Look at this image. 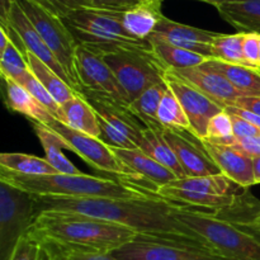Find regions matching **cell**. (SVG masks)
Masks as SVG:
<instances>
[{
    "instance_id": "5bb4252c",
    "label": "cell",
    "mask_w": 260,
    "mask_h": 260,
    "mask_svg": "<svg viewBox=\"0 0 260 260\" xmlns=\"http://www.w3.org/2000/svg\"><path fill=\"white\" fill-rule=\"evenodd\" d=\"M75 61L79 81L83 90L106 94L116 101L129 104L113 73L101 55L78 45Z\"/></svg>"
},
{
    "instance_id": "74e56055",
    "label": "cell",
    "mask_w": 260,
    "mask_h": 260,
    "mask_svg": "<svg viewBox=\"0 0 260 260\" xmlns=\"http://www.w3.org/2000/svg\"><path fill=\"white\" fill-rule=\"evenodd\" d=\"M42 245L47 250L51 260H117L111 254L99 253V251L62 248L51 244H42Z\"/></svg>"
},
{
    "instance_id": "9c48e42d",
    "label": "cell",
    "mask_w": 260,
    "mask_h": 260,
    "mask_svg": "<svg viewBox=\"0 0 260 260\" xmlns=\"http://www.w3.org/2000/svg\"><path fill=\"white\" fill-rule=\"evenodd\" d=\"M35 217L32 194L0 180V245L3 260H8L19 239L28 233Z\"/></svg>"
},
{
    "instance_id": "484cf974",
    "label": "cell",
    "mask_w": 260,
    "mask_h": 260,
    "mask_svg": "<svg viewBox=\"0 0 260 260\" xmlns=\"http://www.w3.org/2000/svg\"><path fill=\"white\" fill-rule=\"evenodd\" d=\"M216 9L239 32L260 35V0H238L218 5Z\"/></svg>"
},
{
    "instance_id": "4316f807",
    "label": "cell",
    "mask_w": 260,
    "mask_h": 260,
    "mask_svg": "<svg viewBox=\"0 0 260 260\" xmlns=\"http://www.w3.org/2000/svg\"><path fill=\"white\" fill-rule=\"evenodd\" d=\"M139 149L152 157L155 161L169 169L178 179L187 177L178 161L177 155L174 154L173 149L162 136V128H147L146 127Z\"/></svg>"
},
{
    "instance_id": "603a6c76",
    "label": "cell",
    "mask_w": 260,
    "mask_h": 260,
    "mask_svg": "<svg viewBox=\"0 0 260 260\" xmlns=\"http://www.w3.org/2000/svg\"><path fill=\"white\" fill-rule=\"evenodd\" d=\"M5 104L13 112L23 114L33 122L48 126L56 119L35 96L20 84L13 80H4Z\"/></svg>"
},
{
    "instance_id": "cb8c5ba5",
    "label": "cell",
    "mask_w": 260,
    "mask_h": 260,
    "mask_svg": "<svg viewBox=\"0 0 260 260\" xmlns=\"http://www.w3.org/2000/svg\"><path fill=\"white\" fill-rule=\"evenodd\" d=\"M60 107L62 123L76 131L84 132V134L99 139L101 128H99L98 114L83 94H79Z\"/></svg>"
},
{
    "instance_id": "4dcf8cb0",
    "label": "cell",
    "mask_w": 260,
    "mask_h": 260,
    "mask_svg": "<svg viewBox=\"0 0 260 260\" xmlns=\"http://www.w3.org/2000/svg\"><path fill=\"white\" fill-rule=\"evenodd\" d=\"M0 169L23 175H46L57 173V170L50 165L46 159L22 152L0 154Z\"/></svg>"
},
{
    "instance_id": "8d00e7d4",
    "label": "cell",
    "mask_w": 260,
    "mask_h": 260,
    "mask_svg": "<svg viewBox=\"0 0 260 260\" xmlns=\"http://www.w3.org/2000/svg\"><path fill=\"white\" fill-rule=\"evenodd\" d=\"M8 260H51L45 246L33 238L30 234H25L19 239Z\"/></svg>"
},
{
    "instance_id": "681fc988",
    "label": "cell",
    "mask_w": 260,
    "mask_h": 260,
    "mask_svg": "<svg viewBox=\"0 0 260 260\" xmlns=\"http://www.w3.org/2000/svg\"><path fill=\"white\" fill-rule=\"evenodd\" d=\"M196 2H203L207 3V4L213 5V7H218V5L226 4V3H233V2H238V0H196Z\"/></svg>"
},
{
    "instance_id": "2e32d148",
    "label": "cell",
    "mask_w": 260,
    "mask_h": 260,
    "mask_svg": "<svg viewBox=\"0 0 260 260\" xmlns=\"http://www.w3.org/2000/svg\"><path fill=\"white\" fill-rule=\"evenodd\" d=\"M162 136L177 155L187 177H207L222 174L220 168L202 147L201 140L190 141L182 131L162 128Z\"/></svg>"
},
{
    "instance_id": "d6a6232c",
    "label": "cell",
    "mask_w": 260,
    "mask_h": 260,
    "mask_svg": "<svg viewBox=\"0 0 260 260\" xmlns=\"http://www.w3.org/2000/svg\"><path fill=\"white\" fill-rule=\"evenodd\" d=\"M244 32H238L235 35H222L218 33L211 45L212 58L223 61L235 65H248L243 52Z\"/></svg>"
},
{
    "instance_id": "5b68a950",
    "label": "cell",
    "mask_w": 260,
    "mask_h": 260,
    "mask_svg": "<svg viewBox=\"0 0 260 260\" xmlns=\"http://www.w3.org/2000/svg\"><path fill=\"white\" fill-rule=\"evenodd\" d=\"M123 13L112 10L80 8L62 18L75 37L78 45L104 55L118 48L151 47L149 40L141 41L132 37L122 22Z\"/></svg>"
},
{
    "instance_id": "f1b7e54d",
    "label": "cell",
    "mask_w": 260,
    "mask_h": 260,
    "mask_svg": "<svg viewBox=\"0 0 260 260\" xmlns=\"http://www.w3.org/2000/svg\"><path fill=\"white\" fill-rule=\"evenodd\" d=\"M149 42L151 43L152 51L155 56L160 60V62L168 69V70H179V69L197 68L205 63L210 58L201 56L192 51L184 50V48L177 47L161 38L150 36Z\"/></svg>"
},
{
    "instance_id": "d4e9b609",
    "label": "cell",
    "mask_w": 260,
    "mask_h": 260,
    "mask_svg": "<svg viewBox=\"0 0 260 260\" xmlns=\"http://www.w3.org/2000/svg\"><path fill=\"white\" fill-rule=\"evenodd\" d=\"M33 129L45 150V159L57 170V173L70 175L81 174L78 168H75V165L63 155L62 149L70 150V146L61 135L37 122H33Z\"/></svg>"
},
{
    "instance_id": "bcb514c9",
    "label": "cell",
    "mask_w": 260,
    "mask_h": 260,
    "mask_svg": "<svg viewBox=\"0 0 260 260\" xmlns=\"http://www.w3.org/2000/svg\"><path fill=\"white\" fill-rule=\"evenodd\" d=\"M234 107L246 109V111H250L253 112V113L260 116V95L241 96V98H239L238 101L235 102Z\"/></svg>"
},
{
    "instance_id": "d6986e66",
    "label": "cell",
    "mask_w": 260,
    "mask_h": 260,
    "mask_svg": "<svg viewBox=\"0 0 260 260\" xmlns=\"http://www.w3.org/2000/svg\"><path fill=\"white\" fill-rule=\"evenodd\" d=\"M4 24H9L10 27L14 28L15 32L19 35L20 40H22L27 52L33 53L36 57H38L42 62H45L48 68L52 69L58 76H61L66 83L70 84V80H69L68 75H66V73L63 71L62 66L60 65V62L57 61L56 56L53 55L52 51L48 48V46L46 45L45 41L42 40V37H41L40 33L37 32L35 25H33L32 23H30V20L28 19L25 13L22 10V8L18 5L17 0H15V3L13 4L9 15H8V20Z\"/></svg>"
},
{
    "instance_id": "7bdbcfd3",
    "label": "cell",
    "mask_w": 260,
    "mask_h": 260,
    "mask_svg": "<svg viewBox=\"0 0 260 260\" xmlns=\"http://www.w3.org/2000/svg\"><path fill=\"white\" fill-rule=\"evenodd\" d=\"M231 119H233V127H234V135H235L236 140H243L248 139V137H254L259 136L260 129L256 128L255 126H253L251 123H249L248 121L243 119L241 117L235 116V114H231Z\"/></svg>"
},
{
    "instance_id": "e575fe53",
    "label": "cell",
    "mask_w": 260,
    "mask_h": 260,
    "mask_svg": "<svg viewBox=\"0 0 260 260\" xmlns=\"http://www.w3.org/2000/svg\"><path fill=\"white\" fill-rule=\"evenodd\" d=\"M205 141L221 146H234L238 142L234 135L233 119L225 109L211 118Z\"/></svg>"
},
{
    "instance_id": "d590c367",
    "label": "cell",
    "mask_w": 260,
    "mask_h": 260,
    "mask_svg": "<svg viewBox=\"0 0 260 260\" xmlns=\"http://www.w3.org/2000/svg\"><path fill=\"white\" fill-rule=\"evenodd\" d=\"M18 84H20L22 86H24V88L27 89V90L29 91L33 96H35L36 101L40 102V103L42 104V106L45 107V108L47 109V111L50 112V113L52 114L56 119H57V121L61 122L62 116H61L60 104H58L57 102L53 99V96L51 95L47 90H46L45 86H43L42 84L37 80V78H36V76L30 73V70H29V73H28L27 75H25L24 78H23Z\"/></svg>"
},
{
    "instance_id": "277c9868",
    "label": "cell",
    "mask_w": 260,
    "mask_h": 260,
    "mask_svg": "<svg viewBox=\"0 0 260 260\" xmlns=\"http://www.w3.org/2000/svg\"><path fill=\"white\" fill-rule=\"evenodd\" d=\"M174 217L187 226L211 251L228 260H260V241L216 212L182 206Z\"/></svg>"
},
{
    "instance_id": "836d02e7",
    "label": "cell",
    "mask_w": 260,
    "mask_h": 260,
    "mask_svg": "<svg viewBox=\"0 0 260 260\" xmlns=\"http://www.w3.org/2000/svg\"><path fill=\"white\" fill-rule=\"evenodd\" d=\"M29 73L27 57L18 50L13 42L0 52V74L3 80H13L19 83Z\"/></svg>"
},
{
    "instance_id": "f6af8a7d",
    "label": "cell",
    "mask_w": 260,
    "mask_h": 260,
    "mask_svg": "<svg viewBox=\"0 0 260 260\" xmlns=\"http://www.w3.org/2000/svg\"><path fill=\"white\" fill-rule=\"evenodd\" d=\"M225 111L228 112V113L241 117V118L245 119V121H248L249 123H251L253 126H255L256 128L260 129V116H258V114L253 113V112L250 111H246V109L238 108V107H234V106L226 107Z\"/></svg>"
},
{
    "instance_id": "9a60e30c",
    "label": "cell",
    "mask_w": 260,
    "mask_h": 260,
    "mask_svg": "<svg viewBox=\"0 0 260 260\" xmlns=\"http://www.w3.org/2000/svg\"><path fill=\"white\" fill-rule=\"evenodd\" d=\"M83 95L95 109L96 114L108 122L113 128L131 140L139 149L142 141L145 126L141 119L129 109V104L116 101L106 94L83 90Z\"/></svg>"
},
{
    "instance_id": "7a4b0ae2",
    "label": "cell",
    "mask_w": 260,
    "mask_h": 260,
    "mask_svg": "<svg viewBox=\"0 0 260 260\" xmlns=\"http://www.w3.org/2000/svg\"><path fill=\"white\" fill-rule=\"evenodd\" d=\"M28 234L42 244L112 253L136 240L139 234L126 226L74 212H40Z\"/></svg>"
},
{
    "instance_id": "f546056e",
    "label": "cell",
    "mask_w": 260,
    "mask_h": 260,
    "mask_svg": "<svg viewBox=\"0 0 260 260\" xmlns=\"http://www.w3.org/2000/svg\"><path fill=\"white\" fill-rule=\"evenodd\" d=\"M167 81L152 85L140 96H137L132 103H129V109L139 117L142 123L147 128H162L157 122V109H159L160 102L168 90Z\"/></svg>"
},
{
    "instance_id": "ba28073f",
    "label": "cell",
    "mask_w": 260,
    "mask_h": 260,
    "mask_svg": "<svg viewBox=\"0 0 260 260\" xmlns=\"http://www.w3.org/2000/svg\"><path fill=\"white\" fill-rule=\"evenodd\" d=\"M17 3L62 66L71 86L83 94L75 61L78 42L62 18L53 14L33 0H17Z\"/></svg>"
},
{
    "instance_id": "e0dca14e",
    "label": "cell",
    "mask_w": 260,
    "mask_h": 260,
    "mask_svg": "<svg viewBox=\"0 0 260 260\" xmlns=\"http://www.w3.org/2000/svg\"><path fill=\"white\" fill-rule=\"evenodd\" d=\"M151 36L161 38L177 47L192 51L207 58H212L211 45L218 33L174 22L164 15Z\"/></svg>"
},
{
    "instance_id": "ab89813d",
    "label": "cell",
    "mask_w": 260,
    "mask_h": 260,
    "mask_svg": "<svg viewBox=\"0 0 260 260\" xmlns=\"http://www.w3.org/2000/svg\"><path fill=\"white\" fill-rule=\"evenodd\" d=\"M246 205H248V207L245 208V216H239L236 218H226V220L231 221L233 223L241 226V228L250 229V230H260V202L251 198V201L246 200Z\"/></svg>"
},
{
    "instance_id": "b9f144b4",
    "label": "cell",
    "mask_w": 260,
    "mask_h": 260,
    "mask_svg": "<svg viewBox=\"0 0 260 260\" xmlns=\"http://www.w3.org/2000/svg\"><path fill=\"white\" fill-rule=\"evenodd\" d=\"M141 0H89L90 8L124 13L136 7Z\"/></svg>"
},
{
    "instance_id": "ac0fdd59",
    "label": "cell",
    "mask_w": 260,
    "mask_h": 260,
    "mask_svg": "<svg viewBox=\"0 0 260 260\" xmlns=\"http://www.w3.org/2000/svg\"><path fill=\"white\" fill-rule=\"evenodd\" d=\"M169 71L192 84L223 109L229 106H234L241 96H245L222 75L201 66Z\"/></svg>"
},
{
    "instance_id": "1f68e13d",
    "label": "cell",
    "mask_w": 260,
    "mask_h": 260,
    "mask_svg": "<svg viewBox=\"0 0 260 260\" xmlns=\"http://www.w3.org/2000/svg\"><path fill=\"white\" fill-rule=\"evenodd\" d=\"M169 88V86H168ZM157 122L162 128L190 132V123L175 94L170 89L162 96L157 109Z\"/></svg>"
},
{
    "instance_id": "6da1fadb",
    "label": "cell",
    "mask_w": 260,
    "mask_h": 260,
    "mask_svg": "<svg viewBox=\"0 0 260 260\" xmlns=\"http://www.w3.org/2000/svg\"><path fill=\"white\" fill-rule=\"evenodd\" d=\"M32 197L36 215L47 211L80 213L126 226L145 238L178 241L210 250L187 226L174 217V212L182 205L169 202L157 196L151 194L137 200L35 194Z\"/></svg>"
},
{
    "instance_id": "30bf717a",
    "label": "cell",
    "mask_w": 260,
    "mask_h": 260,
    "mask_svg": "<svg viewBox=\"0 0 260 260\" xmlns=\"http://www.w3.org/2000/svg\"><path fill=\"white\" fill-rule=\"evenodd\" d=\"M109 254L117 260H228L197 246L145 236H139Z\"/></svg>"
},
{
    "instance_id": "f907efd6",
    "label": "cell",
    "mask_w": 260,
    "mask_h": 260,
    "mask_svg": "<svg viewBox=\"0 0 260 260\" xmlns=\"http://www.w3.org/2000/svg\"><path fill=\"white\" fill-rule=\"evenodd\" d=\"M234 225H235V223H234ZM238 226V225H236ZM238 228H240V229H243V230H245V231H248L249 234H251V235L253 236H255L256 239H258V240L260 241V230H250V229H245V228H241V226H238Z\"/></svg>"
},
{
    "instance_id": "8992f818",
    "label": "cell",
    "mask_w": 260,
    "mask_h": 260,
    "mask_svg": "<svg viewBox=\"0 0 260 260\" xmlns=\"http://www.w3.org/2000/svg\"><path fill=\"white\" fill-rule=\"evenodd\" d=\"M101 56L113 73L128 103L152 85L164 81L168 73L152 47L118 48Z\"/></svg>"
},
{
    "instance_id": "ffe728a7",
    "label": "cell",
    "mask_w": 260,
    "mask_h": 260,
    "mask_svg": "<svg viewBox=\"0 0 260 260\" xmlns=\"http://www.w3.org/2000/svg\"><path fill=\"white\" fill-rule=\"evenodd\" d=\"M203 149L220 168L221 173L236 185L248 188L255 184L253 159L231 146L211 144L201 140Z\"/></svg>"
},
{
    "instance_id": "ee69618b",
    "label": "cell",
    "mask_w": 260,
    "mask_h": 260,
    "mask_svg": "<svg viewBox=\"0 0 260 260\" xmlns=\"http://www.w3.org/2000/svg\"><path fill=\"white\" fill-rule=\"evenodd\" d=\"M231 147L239 150V151L243 152V154L246 155V156L251 157V159L259 157L260 156V135L259 136L239 140V141Z\"/></svg>"
},
{
    "instance_id": "52a82bcc",
    "label": "cell",
    "mask_w": 260,
    "mask_h": 260,
    "mask_svg": "<svg viewBox=\"0 0 260 260\" xmlns=\"http://www.w3.org/2000/svg\"><path fill=\"white\" fill-rule=\"evenodd\" d=\"M234 184L223 174L185 177L159 188L155 196L190 208L220 212L233 207L238 201L233 189Z\"/></svg>"
},
{
    "instance_id": "83f0119b",
    "label": "cell",
    "mask_w": 260,
    "mask_h": 260,
    "mask_svg": "<svg viewBox=\"0 0 260 260\" xmlns=\"http://www.w3.org/2000/svg\"><path fill=\"white\" fill-rule=\"evenodd\" d=\"M27 62L30 73L37 78V80L45 86L46 90L53 96V99L60 106L81 94L76 91L70 84L66 83L61 76H58L52 69L48 68L45 62L36 57L33 53L27 52Z\"/></svg>"
},
{
    "instance_id": "8fae6325",
    "label": "cell",
    "mask_w": 260,
    "mask_h": 260,
    "mask_svg": "<svg viewBox=\"0 0 260 260\" xmlns=\"http://www.w3.org/2000/svg\"><path fill=\"white\" fill-rule=\"evenodd\" d=\"M113 149V147H112ZM124 168V175L119 180L149 194L178 179L169 169L162 167L140 149H113Z\"/></svg>"
},
{
    "instance_id": "7402d4cb",
    "label": "cell",
    "mask_w": 260,
    "mask_h": 260,
    "mask_svg": "<svg viewBox=\"0 0 260 260\" xmlns=\"http://www.w3.org/2000/svg\"><path fill=\"white\" fill-rule=\"evenodd\" d=\"M201 68L215 71L228 79L245 96L260 95V69L246 65H235L210 58Z\"/></svg>"
},
{
    "instance_id": "3957f363",
    "label": "cell",
    "mask_w": 260,
    "mask_h": 260,
    "mask_svg": "<svg viewBox=\"0 0 260 260\" xmlns=\"http://www.w3.org/2000/svg\"><path fill=\"white\" fill-rule=\"evenodd\" d=\"M0 180L35 196H58V197H95L137 200L149 197L137 188L124 184L121 180L106 179L93 175L46 174L23 175L0 169Z\"/></svg>"
},
{
    "instance_id": "7c38bea8",
    "label": "cell",
    "mask_w": 260,
    "mask_h": 260,
    "mask_svg": "<svg viewBox=\"0 0 260 260\" xmlns=\"http://www.w3.org/2000/svg\"><path fill=\"white\" fill-rule=\"evenodd\" d=\"M47 127L61 135L69 144L71 151L78 154L84 161L96 170L118 177L124 175L123 165L116 156L113 149L104 144L101 139L76 131L57 119H53Z\"/></svg>"
},
{
    "instance_id": "f35d334b",
    "label": "cell",
    "mask_w": 260,
    "mask_h": 260,
    "mask_svg": "<svg viewBox=\"0 0 260 260\" xmlns=\"http://www.w3.org/2000/svg\"><path fill=\"white\" fill-rule=\"evenodd\" d=\"M33 2L38 3L43 8L61 18L68 15L73 10L80 9V8H90L89 0H33Z\"/></svg>"
},
{
    "instance_id": "60d3db41",
    "label": "cell",
    "mask_w": 260,
    "mask_h": 260,
    "mask_svg": "<svg viewBox=\"0 0 260 260\" xmlns=\"http://www.w3.org/2000/svg\"><path fill=\"white\" fill-rule=\"evenodd\" d=\"M243 52L248 65L253 66V68H258V62H259V35L258 33H245V35H244Z\"/></svg>"
},
{
    "instance_id": "c3c4849f",
    "label": "cell",
    "mask_w": 260,
    "mask_h": 260,
    "mask_svg": "<svg viewBox=\"0 0 260 260\" xmlns=\"http://www.w3.org/2000/svg\"><path fill=\"white\" fill-rule=\"evenodd\" d=\"M254 164V180L255 184H260V156L253 159Z\"/></svg>"
},
{
    "instance_id": "816d5d0a",
    "label": "cell",
    "mask_w": 260,
    "mask_h": 260,
    "mask_svg": "<svg viewBox=\"0 0 260 260\" xmlns=\"http://www.w3.org/2000/svg\"><path fill=\"white\" fill-rule=\"evenodd\" d=\"M258 68L260 69V35H259V62H258Z\"/></svg>"
},
{
    "instance_id": "4fadbf2b",
    "label": "cell",
    "mask_w": 260,
    "mask_h": 260,
    "mask_svg": "<svg viewBox=\"0 0 260 260\" xmlns=\"http://www.w3.org/2000/svg\"><path fill=\"white\" fill-rule=\"evenodd\" d=\"M165 81L182 104L189 119L190 134L198 140H205L211 118L222 112V107L215 103L187 80L174 75L169 70L165 75Z\"/></svg>"
},
{
    "instance_id": "44dd1931",
    "label": "cell",
    "mask_w": 260,
    "mask_h": 260,
    "mask_svg": "<svg viewBox=\"0 0 260 260\" xmlns=\"http://www.w3.org/2000/svg\"><path fill=\"white\" fill-rule=\"evenodd\" d=\"M164 0H141L136 7L123 13L122 22L127 32L136 40L146 41L162 19Z\"/></svg>"
},
{
    "instance_id": "7dc6e473",
    "label": "cell",
    "mask_w": 260,
    "mask_h": 260,
    "mask_svg": "<svg viewBox=\"0 0 260 260\" xmlns=\"http://www.w3.org/2000/svg\"><path fill=\"white\" fill-rule=\"evenodd\" d=\"M15 0H0V23H5L8 20L10 9Z\"/></svg>"
}]
</instances>
